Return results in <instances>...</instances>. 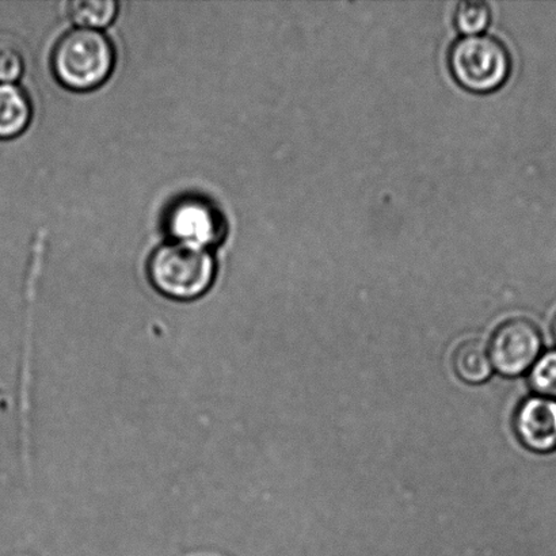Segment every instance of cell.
Masks as SVG:
<instances>
[{"instance_id": "8fae6325", "label": "cell", "mask_w": 556, "mask_h": 556, "mask_svg": "<svg viewBox=\"0 0 556 556\" xmlns=\"http://www.w3.org/2000/svg\"><path fill=\"white\" fill-rule=\"evenodd\" d=\"M25 68L24 51L18 40L0 33V84H13Z\"/></svg>"}, {"instance_id": "4fadbf2b", "label": "cell", "mask_w": 556, "mask_h": 556, "mask_svg": "<svg viewBox=\"0 0 556 556\" xmlns=\"http://www.w3.org/2000/svg\"><path fill=\"white\" fill-rule=\"evenodd\" d=\"M554 336L556 338V316H555V320H554Z\"/></svg>"}, {"instance_id": "3957f363", "label": "cell", "mask_w": 556, "mask_h": 556, "mask_svg": "<svg viewBox=\"0 0 556 556\" xmlns=\"http://www.w3.org/2000/svg\"><path fill=\"white\" fill-rule=\"evenodd\" d=\"M446 62L457 84L477 94L498 90L514 68L508 46L489 33L456 38L451 43Z\"/></svg>"}, {"instance_id": "5b68a950", "label": "cell", "mask_w": 556, "mask_h": 556, "mask_svg": "<svg viewBox=\"0 0 556 556\" xmlns=\"http://www.w3.org/2000/svg\"><path fill=\"white\" fill-rule=\"evenodd\" d=\"M542 351V334L533 321L516 318L495 331L490 357L501 374L516 376L536 363Z\"/></svg>"}, {"instance_id": "7a4b0ae2", "label": "cell", "mask_w": 556, "mask_h": 556, "mask_svg": "<svg viewBox=\"0 0 556 556\" xmlns=\"http://www.w3.org/2000/svg\"><path fill=\"white\" fill-rule=\"evenodd\" d=\"M147 275L163 296L192 302L210 291L216 277V263L206 249L173 242L152 253Z\"/></svg>"}, {"instance_id": "52a82bcc", "label": "cell", "mask_w": 556, "mask_h": 556, "mask_svg": "<svg viewBox=\"0 0 556 556\" xmlns=\"http://www.w3.org/2000/svg\"><path fill=\"white\" fill-rule=\"evenodd\" d=\"M31 102L21 87L0 84V140L14 139L29 127Z\"/></svg>"}, {"instance_id": "7c38bea8", "label": "cell", "mask_w": 556, "mask_h": 556, "mask_svg": "<svg viewBox=\"0 0 556 556\" xmlns=\"http://www.w3.org/2000/svg\"><path fill=\"white\" fill-rule=\"evenodd\" d=\"M533 390L544 397L556 400V352L539 359L530 376Z\"/></svg>"}, {"instance_id": "6da1fadb", "label": "cell", "mask_w": 556, "mask_h": 556, "mask_svg": "<svg viewBox=\"0 0 556 556\" xmlns=\"http://www.w3.org/2000/svg\"><path fill=\"white\" fill-rule=\"evenodd\" d=\"M116 53L103 33L94 29H74L65 33L52 54L54 78L65 89L91 91L105 84L112 75Z\"/></svg>"}, {"instance_id": "9c48e42d", "label": "cell", "mask_w": 556, "mask_h": 556, "mask_svg": "<svg viewBox=\"0 0 556 556\" xmlns=\"http://www.w3.org/2000/svg\"><path fill=\"white\" fill-rule=\"evenodd\" d=\"M70 18L85 29L111 25L116 18L118 3L114 0H73L67 5Z\"/></svg>"}, {"instance_id": "277c9868", "label": "cell", "mask_w": 556, "mask_h": 556, "mask_svg": "<svg viewBox=\"0 0 556 556\" xmlns=\"http://www.w3.org/2000/svg\"><path fill=\"white\" fill-rule=\"evenodd\" d=\"M166 228L174 242L206 250L219 243L226 233L219 210L198 198L177 201L167 212Z\"/></svg>"}, {"instance_id": "8992f818", "label": "cell", "mask_w": 556, "mask_h": 556, "mask_svg": "<svg viewBox=\"0 0 556 556\" xmlns=\"http://www.w3.org/2000/svg\"><path fill=\"white\" fill-rule=\"evenodd\" d=\"M516 432L527 448L549 452L556 448V401L538 396L522 403L516 416Z\"/></svg>"}, {"instance_id": "30bf717a", "label": "cell", "mask_w": 556, "mask_h": 556, "mask_svg": "<svg viewBox=\"0 0 556 556\" xmlns=\"http://www.w3.org/2000/svg\"><path fill=\"white\" fill-rule=\"evenodd\" d=\"M492 21V8L484 0H462L456 4L454 22L465 36L481 35Z\"/></svg>"}, {"instance_id": "ba28073f", "label": "cell", "mask_w": 556, "mask_h": 556, "mask_svg": "<svg viewBox=\"0 0 556 556\" xmlns=\"http://www.w3.org/2000/svg\"><path fill=\"white\" fill-rule=\"evenodd\" d=\"M492 357L481 341L472 340L463 343L454 356L456 374L467 383L478 384L492 375Z\"/></svg>"}]
</instances>
